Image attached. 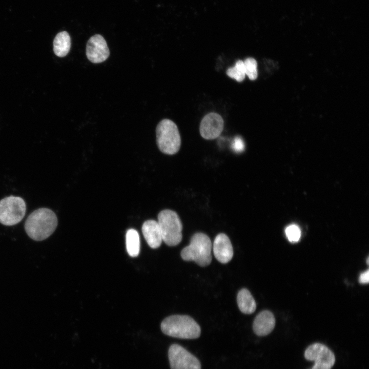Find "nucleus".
<instances>
[{"label": "nucleus", "instance_id": "4468645a", "mask_svg": "<svg viewBox=\"0 0 369 369\" xmlns=\"http://www.w3.org/2000/svg\"><path fill=\"white\" fill-rule=\"evenodd\" d=\"M237 302L240 311L245 314H251L255 312L256 303L254 298L247 289H241L237 296Z\"/></svg>", "mask_w": 369, "mask_h": 369}, {"label": "nucleus", "instance_id": "0eeeda50", "mask_svg": "<svg viewBox=\"0 0 369 369\" xmlns=\"http://www.w3.org/2000/svg\"><path fill=\"white\" fill-rule=\"evenodd\" d=\"M305 358L314 362L311 369H331L335 362L333 352L325 345L315 343L309 345L304 352Z\"/></svg>", "mask_w": 369, "mask_h": 369}, {"label": "nucleus", "instance_id": "f257e3e1", "mask_svg": "<svg viewBox=\"0 0 369 369\" xmlns=\"http://www.w3.org/2000/svg\"><path fill=\"white\" fill-rule=\"evenodd\" d=\"M57 223V218L54 212L48 208H42L29 215L24 227L30 238L35 241H42L52 235Z\"/></svg>", "mask_w": 369, "mask_h": 369}, {"label": "nucleus", "instance_id": "1a4fd4ad", "mask_svg": "<svg viewBox=\"0 0 369 369\" xmlns=\"http://www.w3.org/2000/svg\"><path fill=\"white\" fill-rule=\"evenodd\" d=\"M86 53L89 60L94 64L105 61L110 55L109 49L105 39L98 34L92 36L88 40Z\"/></svg>", "mask_w": 369, "mask_h": 369}, {"label": "nucleus", "instance_id": "20e7f679", "mask_svg": "<svg viewBox=\"0 0 369 369\" xmlns=\"http://www.w3.org/2000/svg\"><path fill=\"white\" fill-rule=\"evenodd\" d=\"M156 142L159 150L163 153L173 155L178 152L181 138L177 125L169 119H163L156 128Z\"/></svg>", "mask_w": 369, "mask_h": 369}, {"label": "nucleus", "instance_id": "6ab92c4d", "mask_svg": "<svg viewBox=\"0 0 369 369\" xmlns=\"http://www.w3.org/2000/svg\"><path fill=\"white\" fill-rule=\"evenodd\" d=\"M285 232L288 240L291 242H296L300 238V228L296 224H291L287 227Z\"/></svg>", "mask_w": 369, "mask_h": 369}, {"label": "nucleus", "instance_id": "423d86ee", "mask_svg": "<svg viewBox=\"0 0 369 369\" xmlns=\"http://www.w3.org/2000/svg\"><path fill=\"white\" fill-rule=\"evenodd\" d=\"M26 211L25 200L18 196H10L0 200V223L11 226L19 223Z\"/></svg>", "mask_w": 369, "mask_h": 369}, {"label": "nucleus", "instance_id": "6e6552de", "mask_svg": "<svg viewBox=\"0 0 369 369\" xmlns=\"http://www.w3.org/2000/svg\"><path fill=\"white\" fill-rule=\"evenodd\" d=\"M168 358L171 369H201L199 360L178 344L170 345Z\"/></svg>", "mask_w": 369, "mask_h": 369}, {"label": "nucleus", "instance_id": "39448f33", "mask_svg": "<svg viewBox=\"0 0 369 369\" xmlns=\"http://www.w3.org/2000/svg\"><path fill=\"white\" fill-rule=\"evenodd\" d=\"M158 223L161 232L162 241L169 246L178 244L182 238V224L177 213L167 209L158 215Z\"/></svg>", "mask_w": 369, "mask_h": 369}, {"label": "nucleus", "instance_id": "a211bd4d", "mask_svg": "<svg viewBox=\"0 0 369 369\" xmlns=\"http://www.w3.org/2000/svg\"><path fill=\"white\" fill-rule=\"evenodd\" d=\"M243 61L245 75L248 76L250 80L256 79L258 76L256 60L252 57H248Z\"/></svg>", "mask_w": 369, "mask_h": 369}, {"label": "nucleus", "instance_id": "f03ea898", "mask_svg": "<svg viewBox=\"0 0 369 369\" xmlns=\"http://www.w3.org/2000/svg\"><path fill=\"white\" fill-rule=\"evenodd\" d=\"M160 328L165 335L180 339H196L201 333L200 326L194 319L188 315L169 316L162 321Z\"/></svg>", "mask_w": 369, "mask_h": 369}, {"label": "nucleus", "instance_id": "dca6fc26", "mask_svg": "<svg viewBox=\"0 0 369 369\" xmlns=\"http://www.w3.org/2000/svg\"><path fill=\"white\" fill-rule=\"evenodd\" d=\"M126 248L128 254L132 257H137L140 250L139 236L137 231L130 229L126 235Z\"/></svg>", "mask_w": 369, "mask_h": 369}, {"label": "nucleus", "instance_id": "aec40b11", "mask_svg": "<svg viewBox=\"0 0 369 369\" xmlns=\"http://www.w3.org/2000/svg\"><path fill=\"white\" fill-rule=\"evenodd\" d=\"M359 281L362 284H367L369 281V271H366L362 273L359 276Z\"/></svg>", "mask_w": 369, "mask_h": 369}, {"label": "nucleus", "instance_id": "7ed1b4c3", "mask_svg": "<svg viewBox=\"0 0 369 369\" xmlns=\"http://www.w3.org/2000/svg\"><path fill=\"white\" fill-rule=\"evenodd\" d=\"M211 249L212 242L209 236L202 233H196L180 254L184 261H194L199 266H206L212 261Z\"/></svg>", "mask_w": 369, "mask_h": 369}, {"label": "nucleus", "instance_id": "9b49d317", "mask_svg": "<svg viewBox=\"0 0 369 369\" xmlns=\"http://www.w3.org/2000/svg\"><path fill=\"white\" fill-rule=\"evenodd\" d=\"M213 253L220 263L229 262L233 256V249L228 236L224 233L218 234L213 242Z\"/></svg>", "mask_w": 369, "mask_h": 369}, {"label": "nucleus", "instance_id": "f3484780", "mask_svg": "<svg viewBox=\"0 0 369 369\" xmlns=\"http://www.w3.org/2000/svg\"><path fill=\"white\" fill-rule=\"evenodd\" d=\"M226 73L229 77L235 79L236 81H242L245 76L243 61L241 60H237L233 67L227 70Z\"/></svg>", "mask_w": 369, "mask_h": 369}, {"label": "nucleus", "instance_id": "ddd939ff", "mask_svg": "<svg viewBox=\"0 0 369 369\" xmlns=\"http://www.w3.org/2000/svg\"><path fill=\"white\" fill-rule=\"evenodd\" d=\"M141 230L147 243L151 248L156 249L160 247L162 237L157 221L154 220H146L142 224Z\"/></svg>", "mask_w": 369, "mask_h": 369}, {"label": "nucleus", "instance_id": "9d476101", "mask_svg": "<svg viewBox=\"0 0 369 369\" xmlns=\"http://www.w3.org/2000/svg\"><path fill=\"white\" fill-rule=\"evenodd\" d=\"M223 127L224 121L222 117L217 113L211 112L202 118L200 124L199 132L205 139H214L220 135Z\"/></svg>", "mask_w": 369, "mask_h": 369}, {"label": "nucleus", "instance_id": "f8f14e48", "mask_svg": "<svg viewBox=\"0 0 369 369\" xmlns=\"http://www.w3.org/2000/svg\"><path fill=\"white\" fill-rule=\"evenodd\" d=\"M275 325V318L273 314L267 310L259 313L255 317L253 329L256 335L264 336L269 334Z\"/></svg>", "mask_w": 369, "mask_h": 369}, {"label": "nucleus", "instance_id": "2eb2a0df", "mask_svg": "<svg viewBox=\"0 0 369 369\" xmlns=\"http://www.w3.org/2000/svg\"><path fill=\"white\" fill-rule=\"evenodd\" d=\"M71 48V38L65 31L59 32L53 40V51L55 54L60 57L66 56Z\"/></svg>", "mask_w": 369, "mask_h": 369}, {"label": "nucleus", "instance_id": "412c9836", "mask_svg": "<svg viewBox=\"0 0 369 369\" xmlns=\"http://www.w3.org/2000/svg\"><path fill=\"white\" fill-rule=\"evenodd\" d=\"M368 259H369V258H368V257H367V259H366V263L367 264H368Z\"/></svg>", "mask_w": 369, "mask_h": 369}]
</instances>
